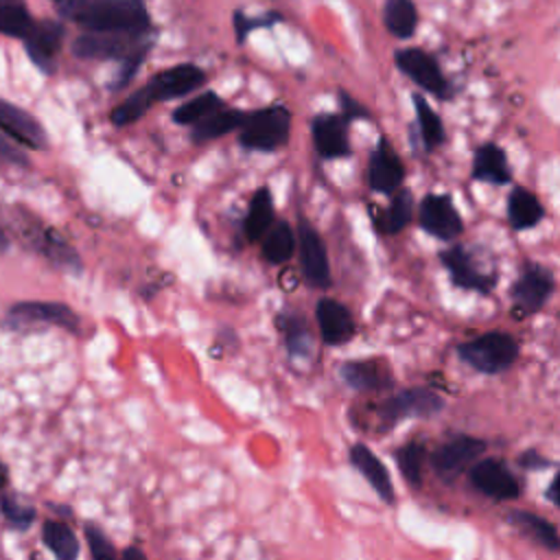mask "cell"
I'll return each mask as SVG.
<instances>
[{"label":"cell","instance_id":"cell-1","mask_svg":"<svg viewBox=\"0 0 560 560\" xmlns=\"http://www.w3.org/2000/svg\"><path fill=\"white\" fill-rule=\"evenodd\" d=\"M59 11L96 33H147L151 26L142 0H57Z\"/></svg>","mask_w":560,"mask_h":560},{"label":"cell","instance_id":"cell-2","mask_svg":"<svg viewBox=\"0 0 560 560\" xmlns=\"http://www.w3.org/2000/svg\"><path fill=\"white\" fill-rule=\"evenodd\" d=\"M457 357L481 374H499L516 361L518 343L503 330H490L466 343H459Z\"/></svg>","mask_w":560,"mask_h":560},{"label":"cell","instance_id":"cell-3","mask_svg":"<svg viewBox=\"0 0 560 560\" xmlns=\"http://www.w3.org/2000/svg\"><path fill=\"white\" fill-rule=\"evenodd\" d=\"M291 129V114L284 105H271L247 114L241 125L238 142L247 151H276L287 144Z\"/></svg>","mask_w":560,"mask_h":560},{"label":"cell","instance_id":"cell-4","mask_svg":"<svg viewBox=\"0 0 560 560\" xmlns=\"http://www.w3.org/2000/svg\"><path fill=\"white\" fill-rule=\"evenodd\" d=\"M444 409V398L429 387H407L378 407V431H389L405 418H433Z\"/></svg>","mask_w":560,"mask_h":560},{"label":"cell","instance_id":"cell-5","mask_svg":"<svg viewBox=\"0 0 560 560\" xmlns=\"http://www.w3.org/2000/svg\"><path fill=\"white\" fill-rule=\"evenodd\" d=\"M151 46L144 33H96L88 31L72 44V52L81 59H127L140 48Z\"/></svg>","mask_w":560,"mask_h":560},{"label":"cell","instance_id":"cell-6","mask_svg":"<svg viewBox=\"0 0 560 560\" xmlns=\"http://www.w3.org/2000/svg\"><path fill=\"white\" fill-rule=\"evenodd\" d=\"M553 273L549 267L534 262V260H525L521 265L518 278L512 284V300H514V308L521 315H534L538 313L549 295L553 293Z\"/></svg>","mask_w":560,"mask_h":560},{"label":"cell","instance_id":"cell-7","mask_svg":"<svg viewBox=\"0 0 560 560\" xmlns=\"http://www.w3.org/2000/svg\"><path fill=\"white\" fill-rule=\"evenodd\" d=\"M440 260L444 269L451 276V282L459 289L477 291V293H490L497 284L494 269H483L477 254L466 249L464 245H453L440 254Z\"/></svg>","mask_w":560,"mask_h":560},{"label":"cell","instance_id":"cell-8","mask_svg":"<svg viewBox=\"0 0 560 560\" xmlns=\"http://www.w3.org/2000/svg\"><path fill=\"white\" fill-rule=\"evenodd\" d=\"M488 448V444L475 435H453L448 442L440 444L433 453H431V466L435 470V475L451 483L455 481L479 455H483V451Z\"/></svg>","mask_w":560,"mask_h":560},{"label":"cell","instance_id":"cell-9","mask_svg":"<svg viewBox=\"0 0 560 560\" xmlns=\"http://www.w3.org/2000/svg\"><path fill=\"white\" fill-rule=\"evenodd\" d=\"M298 249L304 280L315 289H328L332 282L328 252L319 232L306 219L298 221Z\"/></svg>","mask_w":560,"mask_h":560},{"label":"cell","instance_id":"cell-10","mask_svg":"<svg viewBox=\"0 0 560 560\" xmlns=\"http://www.w3.org/2000/svg\"><path fill=\"white\" fill-rule=\"evenodd\" d=\"M394 59H396L398 70L402 74H407L424 92H429L438 98L451 96L453 90H451L446 77L442 74L438 61L429 52H424L420 48H402V50H396Z\"/></svg>","mask_w":560,"mask_h":560},{"label":"cell","instance_id":"cell-11","mask_svg":"<svg viewBox=\"0 0 560 560\" xmlns=\"http://www.w3.org/2000/svg\"><path fill=\"white\" fill-rule=\"evenodd\" d=\"M418 223L427 234L446 243L455 241L464 230V221L448 195H427L420 201Z\"/></svg>","mask_w":560,"mask_h":560},{"label":"cell","instance_id":"cell-12","mask_svg":"<svg viewBox=\"0 0 560 560\" xmlns=\"http://www.w3.org/2000/svg\"><path fill=\"white\" fill-rule=\"evenodd\" d=\"M470 483L486 497L497 501H512L521 497L518 479L499 459H481L468 470Z\"/></svg>","mask_w":560,"mask_h":560},{"label":"cell","instance_id":"cell-13","mask_svg":"<svg viewBox=\"0 0 560 560\" xmlns=\"http://www.w3.org/2000/svg\"><path fill=\"white\" fill-rule=\"evenodd\" d=\"M203 83H206V72L201 68H197L195 63H179L151 77L144 88L151 101L155 103V101H171V98L190 94Z\"/></svg>","mask_w":560,"mask_h":560},{"label":"cell","instance_id":"cell-14","mask_svg":"<svg viewBox=\"0 0 560 560\" xmlns=\"http://www.w3.org/2000/svg\"><path fill=\"white\" fill-rule=\"evenodd\" d=\"M365 179L374 192H385V195H392L396 188L402 186L405 166L385 136L378 138L376 149L370 155Z\"/></svg>","mask_w":560,"mask_h":560},{"label":"cell","instance_id":"cell-15","mask_svg":"<svg viewBox=\"0 0 560 560\" xmlns=\"http://www.w3.org/2000/svg\"><path fill=\"white\" fill-rule=\"evenodd\" d=\"M9 322L15 328L24 324H50L70 332L79 330V315L61 302H18L9 311Z\"/></svg>","mask_w":560,"mask_h":560},{"label":"cell","instance_id":"cell-16","mask_svg":"<svg viewBox=\"0 0 560 560\" xmlns=\"http://www.w3.org/2000/svg\"><path fill=\"white\" fill-rule=\"evenodd\" d=\"M0 129L13 142L24 144L35 151H42L48 144V136H46L44 127L39 125V120L31 112H26L4 98H0Z\"/></svg>","mask_w":560,"mask_h":560},{"label":"cell","instance_id":"cell-17","mask_svg":"<svg viewBox=\"0 0 560 560\" xmlns=\"http://www.w3.org/2000/svg\"><path fill=\"white\" fill-rule=\"evenodd\" d=\"M313 147L324 160L348 158L352 153L348 142V120L341 114H317L311 120Z\"/></svg>","mask_w":560,"mask_h":560},{"label":"cell","instance_id":"cell-18","mask_svg":"<svg viewBox=\"0 0 560 560\" xmlns=\"http://www.w3.org/2000/svg\"><path fill=\"white\" fill-rule=\"evenodd\" d=\"M63 39V26L59 22L46 20L31 26V31L24 37V48L31 57V61L42 70V72H52L55 70V57L61 48Z\"/></svg>","mask_w":560,"mask_h":560},{"label":"cell","instance_id":"cell-19","mask_svg":"<svg viewBox=\"0 0 560 560\" xmlns=\"http://www.w3.org/2000/svg\"><path fill=\"white\" fill-rule=\"evenodd\" d=\"M339 376L348 387L357 392H381L394 385V374L381 359L343 361L339 365Z\"/></svg>","mask_w":560,"mask_h":560},{"label":"cell","instance_id":"cell-20","mask_svg":"<svg viewBox=\"0 0 560 560\" xmlns=\"http://www.w3.org/2000/svg\"><path fill=\"white\" fill-rule=\"evenodd\" d=\"M315 317L324 343L341 346L354 337V319L346 304L332 298H322L315 304Z\"/></svg>","mask_w":560,"mask_h":560},{"label":"cell","instance_id":"cell-21","mask_svg":"<svg viewBox=\"0 0 560 560\" xmlns=\"http://www.w3.org/2000/svg\"><path fill=\"white\" fill-rule=\"evenodd\" d=\"M348 459L350 464L361 472V477L374 488V492L378 494L381 501L385 503H394V483L389 477L387 466L374 455V451L361 442L352 444L348 451Z\"/></svg>","mask_w":560,"mask_h":560},{"label":"cell","instance_id":"cell-22","mask_svg":"<svg viewBox=\"0 0 560 560\" xmlns=\"http://www.w3.org/2000/svg\"><path fill=\"white\" fill-rule=\"evenodd\" d=\"M470 177H472L475 182L494 184V186L508 184V182L512 179V171H510L505 151H503L499 144H494V142L481 144V147L475 151Z\"/></svg>","mask_w":560,"mask_h":560},{"label":"cell","instance_id":"cell-23","mask_svg":"<svg viewBox=\"0 0 560 560\" xmlns=\"http://www.w3.org/2000/svg\"><path fill=\"white\" fill-rule=\"evenodd\" d=\"M392 203L387 208L370 206L372 223L381 234H398L413 217V195L407 188H396L392 192Z\"/></svg>","mask_w":560,"mask_h":560},{"label":"cell","instance_id":"cell-24","mask_svg":"<svg viewBox=\"0 0 560 560\" xmlns=\"http://www.w3.org/2000/svg\"><path fill=\"white\" fill-rule=\"evenodd\" d=\"M276 326L284 337V346L293 359H308L313 350V332L306 319L298 311H280L276 315Z\"/></svg>","mask_w":560,"mask_h":560},{"label":"cell","instance_id":"cell-25","mask_svg":"<svg viewBox=\"0 0 560 560\" xmlns=\"http://www.w3.org/2000/svg\"><path fill=\"white\" fill-rule=\"evenodd\" d=\"M542 217H545L542 203L538 201V197L532 190H527L523 186L512 188V192L508 197V221L516 232L538 225L542 221Z\"/></svg>","mask_w":560,"mask_h":560},{"label":"cell","instance_id":"cell-26","mask_svg":"<svg viewBox=\"0 0 560 560\" xmlns=\"http://www.w3.org/2000/svg\"><path fill=\"white\" fill-rule=\"evenodd\" d=\"M247 112L243 109H217L212 114H208L206 118H201L199 122L192 125L190 131V140L192 142H208L214 138H221L234 129H241V125L245 122Z\"/></svg>","mask_w":560,"mask_h":560},{"label":"cell","instance_id":"cell-27","mask_svg":"<svg viewBox=\"0 0 560 560\" xmlns=\"http://www.w3.org/2000/svg\"><path fill=\"white\" fill-rule=\"evenodd\" d=\"M508 521H510V525L518 527L523 534H527L540 547H545V549H549L553 553L560 551L558 529L547 518H542L538 514H532V512H525V510H512L508 514Z\"/></svg>","mask_w":560,"mask_h":560},{"label":"cell","instance_id":"cell-28","mask_svg":"<svg viewBox=\"0 0 560 560\" xmlns=\"http://www.w3.org/2000/svg\"><path fill=\"white\" fill-rule=\"evenodd\" d=\"M33 247L66 271H81L79 254L55 230H39L37 236H33Z\"/></svg>","mask_w":560,"mask_h":560},{"label":"cell","instance_id":"cell-29","mask_svg":"<svg viewBox=\"0 0 560 560\" xmlns=\"http://www.w3.org/2000/svg\"><path fill=\"white\" fill-rule=\"evenodd\" d=\"M260 254L267 262L280 265L287 262L295 252V234L293 228L287 221H276L267 228V232L260 236Z\"/></svg>","mask_w":560,"mask_h":560},{"label":"cell","instance_id":"cell-30","mask_svg":"<svg viewBox=\"0 0 560 560\" xmlns=\"http://www.w3.org/2000/svg\"><path fill=\"white\" fill-rule=\"evenodd\" d=\"M273 223V199H271V190L267 186L256 188L252 201H249V210L247 217L243 221V232L245 238L256 243L260 241V236L267 232V228Z\"/></svg>","mask_w":560,"mask_h":560},{"label":"cell","instance_id":"cell-31","mask_svg":"<svg viewBox=\"0 0 560 560\" xmlns=\"http://www.w3.org/2000/svg\"><path fill=\"white\" fill-rule=\"evenodd\" d=\"M383 22L394 37L409 39L418 26L416 4L411 0H385Z\"/></svg>","mask_w":560,"mask_h":560},{"label":"cell","instance_id":"cell-32","mask_svg":"<svg viewBox=\"0 0 560 560\" xmlns=\"http://www.w3.org/2000/svg\"><path fill=\"white\" fill-rule=\"evenodd\" d=\"M413 109H416V125L422 138V144L427 151H433L438 147L444 144L446 133H444V125L442 118L431 109V105L424 101V96L413 94Z\"/></svg>","mask_w":560,"mask_h":560},{"label":"cell","instance_id":"cell-33","mask_svg":"<svg viewBox=\"0 0 560 560\" xmlns=\"http://www.w3.org/2000/svg\"><path fill=\"white\" fill-rule=\"evenodd\" d=\"M42 540L59 560H74L79 556V540L74 532L61 521H46L42 527Z\"/></svg>","mask_w":560,"mask_h":560},{"label":"cell","instance_id":"cell-34","mask_svg":"<svg viewBox=\"0 0 560 560\" xmlns=\"http://www.w3.org/2000/svg\"><path fill=\"white\" fill-rule=\"evenodd\" d=\"M223 107V101L219 94L214 92H203L190 101H186L184 105H179L175 112H173V122L177 125H195L199 122L201 118H206L208 114L217 112Z\"/></svg>","mask_w":560,"mask_h":560},{"label":"cell","instance_id":"cell-35","mask_svg":"<svg viewBox=\"0 0 560 560\" xmlns=\"http://www.w3.org/2000/svg\"><path fill=\"white\" fill-rule=\"evenodd\" d=\"M424 444L407 442L394 451V462L405 477V481L413 488L422 483V459H424Z\"/></svg>","mask_w":560,"mask_h":560},{"label":"cell","instance_id":"cell-36","mask_svg":"<svg viewBox=\"0 0 560 560\" xmlns=\"http://www.w3.org/2000/svg\"><path fill=\"white\" fill-rule=\"evenodd\" d=\"M33 26V18L28 11L11 0H0V33L9 37H26Z\"/></svg>","mask_w":560,"mask_h":560},{"label":"cell","instance_id":"cell-37","mask_svg":"<svg viewBox=\"0 0 560 560\" xmlns=\"http://www.w3.org/2000/svg\"><path fill=\"white\" fill-rule=\"evenodd\" d=\"M153 105L147 88H140L136 90L131 96H127L120 105H116L109 114V120L116 125V127H125V125H131L136 122L140 116L147 114V109Z\"/></svg>","mask_w":560,"mask_h":560},{"label":"cell","instance_id":"cell-38","mask_svg":"<svg viewBox=\"0 0 560 560\" xmlns=\"http://www.w3.org/2000/svg\"><path fill=\"white\" fill-rule=\"evenodd\" d=\"M0 512H2V516L7 518V523L11 525V527H18V529H26L33 521H35V516H37V512H35V508H31V505H24V503H18L15 499H11V497H0Z\"/></svg>","mask_w":560,"mask_h":560},{"label":"cell","instance_id":"cell-39","mask_svg":"<svg viewBox=\"0 0 560 560\" xmlns=\"http://www.w3.org/2000/svg\"><path fill=\"white\" fill-rule=\"evenodd\" d=\"M85 540L90 547V553L94 560H114L116 558V549L112 547L109 538L96 527V525H85Z\"/></svg>","mask_w":560,"mask_h":560},{"label":"cell","instance_id":"cell-40","mask_svg":"<svg viewBox=\"0 0 560 560\" xmlns=\"http://www.w3.org/2000/svg\"><path fill=\"white\" fill-rule=\"evenodd\" d=\"M149 48H151V46H147V48H140V50H136L133 55H129L127 59H122V70H120V74H118V79H116V83H114V90H120V88H125V85H127V83L133 79V74L138 72L140 63L144 61V57H147Z\"/></svg>","mask_w":560,"mask_h":560},{"label":"cell","instance_id":"cell-41","mask_svg":"<svg viewBox=\"0 0 560 560\" xmlns=\"http://www.w3.org/2000/svg\"><path fill=\"white\" fill-rule=\"evenodd\" d=\"M339 103H341V109H343V118L350 122V120H357V118H368L370 116V112L354 98V96H350L348 92H343V90H339Z\"/></svg>","mask_w":560,"mask_h":560},{"label":"cell","instance_id":"cell-42","mask_svg":"<svg viewBox=\"0 0 560 560\" xmlns=\"http://www.w3.org/2000/svg\"><path fill=\"white\" fill-rule=\"evenodd\" d=\"M9 140H11L9 136L0 133V160L7 164H13V166H22V168L28 166L26 155L18 147H13Z\"/></svg>","mask_w":560,"mask_h":560},{"label":"cell","instance_id":"cell-43","mask_svg":"<svg viewBox=\"0 0 560 560\" xmlns=\"http://www.w3.org/2000/svg\"><path fill=\"white\" fill-rule=\"evenodd\" d=\"M273 20H278L276 15L273 18H269V20H265V18H258V20H249L247 15H243V13H236L234 15V24H236V35H238V42H243L245 39V35L252 31V28H258V26H267L269 22H273Z\"/></svg>","mask_w":560,"mask_h":560},{"label":"cell","instance_id":"cell-44","mask_svg":"<svg viewBox=\"0 0 560 560\" xmlns=\"http://www.w3.org/2000/svg\"><path fill=\"white\" fill-rule=\"evenodd\" d=\"M518 466L525 468V470H540V468H549L551 462H549L547 457H542L538 451L529 448V451H523V453H521Z\"/></svg>","mask_w":560,"mask_h":560},{"label":"cell","instance_id":"cell-45","mask_svg":"<svg viewBox=\"0 0 560 560\" xmlns=\"http://www.w3.org/2000/svg\"><path fill=\"white\" fill-rule=\"evenodd\" d=\"M122 558H125V560H144L147 556H144V551L138 549V547H127V549L122 551Z\"/></svg>","mask_w":560,"mask_h":560},{"label":"cell","instance_id":"cell-46","mask_svg":"<svg viewBox=\"0 0 560 560\" xmlns=\"http://www.w3.org/2000/svg\"><path fill=\"white\" fill-rule=\"evenodd\" d=\"M556 486H558V475L551 479V483L547 486V492H545L547 501H549V503H553V505H558V497H556V492H558V490H556Z\"/></svg>","mask_w":560,"mask_h":560},{"label":"cell","instance_id":"cell-47","mask_svg":"<svg viewBox=\"0 0 560 560\" xmlns=\"http://www.w3.org/2000/svg\"><path fill=\"white\" fill-rule=\"evenodd\" d=\"M7 249H9V238H7L4 230H0V254L7 252Z\"/></svg>","mask_w":560,"mask_h":560},{"label":"cell","instance_id":"cell-48","mask_svg":"<svg viewBox=\"0 0 560 560\" xmlns=\"http://www.w3.org/2000/svg\"><path fill=\"white\" fill-rule=\"evenodd\" d=\"M7 479H9L7 468H4V466H2V462H0V488H4V486H7Z\"/></svg>","mask_w":560,"mask_h":560}]
</instances>
